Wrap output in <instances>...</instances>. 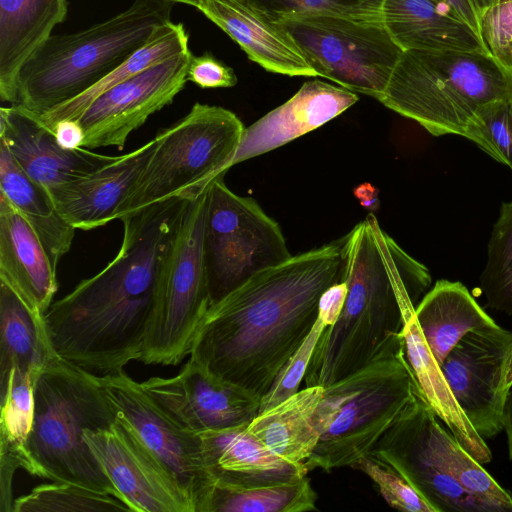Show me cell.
I'll return each instance as SVG.
<instances>
[{
	"label": "cell",
	"mask_w": 512,
	"mask_h": 512,
	"mask_svg": "<svg viewBox=\"0 0 512 512\" xmlns=\"http://www.w3.org/2000/svg\"><path fill=\"white\" fill-rule=\"evenodd\" d=\"M480 36L490 54L512 68V0H501L480 14Z\"/></svg>",
	"instance_id": "ab89813d"
},
{
	"label": "cell",
	"mask_w": 512,
	"mask_h": 512,
	"mask_svg": "<svg viewBox=\"0 0 512 512\" xmlns=\"http://www.w3.org/2000/svg\"><path fill=\"white\" fill-rule=\"evenodd\" d=\"M307 476L290 483L239 488L212 481L198 512H306L317 510Z\"/></svg>",
	"instance_id": "d6a6232c"
},
{
	"label": "cell",
	"mask_w": 512,
	"mask_h": 512,
	"mask_svg": "<svg viewBox=\"0 0 512 512\" xmlns=\"http://www.w3.org/2000/svg\"><path fill=\"white\" fill-rule=\"evenodd\" d=\"M512 98V68L490 53L404 51L378 101L433 136H465L477 111Z\"/></svg>",
	"instance_id": "52a82bcc"
},
{
	"label": "cell",
	"mask_w": 512,
	"mask_h": 512,
	"mask_svg": "<svg viewBox=\"0 0 512 512\" xmlns=\"http://www.w3.org/2000/svg\"><path fill=\"white\" fill-rule=\"evenodd\" d=\"M323 393L322 386H306L260 412L246 429L275 455L305 464L320 438L315 415Z\"/></svg>",
	"instance_id": "f1b7e54d"
},
{
	"label": "cell",
	"mask_w": 512,
	"mask_h": 512,
	"mask_svg": "<svg viewBox=\"0 0 512 512\" xmlns=\"http://www.w3.org/2000/svg\"><path fill=\"white\" fill-rule=\"evenodd\" d=\"M67 15L66 0H0V98L17 103L21 67Z\"/></svg>",
	"instance_id": "d4e9b609"
},
{
	"label": "cell",
	"mask_w": 512,
	"mask_h": 512,
	"mask_svg": "<svg viewBox=\"0 0 512 512\" xmlns=\"http://www.w3.org/2000/svg\"><path fill=\"white\" fill-rule=\"evenodd\" d=\"M347 291L346 282L341 281L329 287L321 295L318 306V317L323 320L327 327L337 321L343 309Z\"/></svg>",
	"instance_id": "b9f144b4"
},
{
	"label": "cell",
	"mask_w": 512,
	"mask_h": 512,
	"mask_svg": "<svg viewBox=\"0 0 512 512\" xmlns=\"http://www.w3.org/2000/svg\"><path fill=\"white\" fill-rule=\"evenodd\" d=\"M84 437L132 512H194L174 476L123 421L116 417L110 427Z\"/></svg>",
	"instance_id": "e0dca14e"
},
{
	"label": "cell",
	"mask_w": 512,
	"mask_h": 512,
	"mask_svg": "<svg viewBox=\"0 0 512 512\" xmlns=\"http://www.w3.org/2000/svg\"><path fill=\"white\" fill-rule=\"evenodd\" d=\"M503 430L507 437L509 459L512 461V387L507 393L504 405Z\"/></svg>",
	"instance_id": "f6af8a7d"
},
{
	"label": "cell",
	"mask_w": 512,
	"mask_h": 512,
	"mask_svg": "<svg viewBox=\"0 0 512 512\" xmlns=\"http://www.w3.org/2000/svg\"><path fill=\"white\" fill-rule=\"evenodd\" d=\"M156 143L154 137L91 174L49 191L58 211L75 229L85 231L119 220Z\"/></svg>",
	"instance_id": "d6986e66"
},
{
	"label": "cell",
	"mask_w": 512,
	"mask_h": 512,
	"mask_svg": "<svg viewBox=\"0 0 512 512\" xmlns=\"http://www.w3.org/2000/svg\"><path fill=\"white\" fill-rule=\"evenodd\" d=\"M402 319L405 356L425 399L460 445L479 463H489L492 453L457 404L421 332L415 306H404Z\"/></svg>",
	"instance_id": "484cf974"
},
{
	"label": "cell",
	"mask_w": 512,
	"mask_h": 512,
	"mask_svg": "<svg viewBox=\"0 0 512 512\" xmlns=\"http://www.w3.org/2000/svg\"><path fill=\"white\" fill-rule=\"evenodd\" d=\"M141 385L194 433L248 426L260 412L261 397L219 378L191 357L176 375L150 377Z\"/></svg>",
	"instance_id": "2e32d148"
},
{
	"label": "cell",
	"mask_w": 512,
	"mask_h": 512,
	"mask_svg": "<svg viewBox=\"0 0 512 512\" xmlns=\"http://www.w3.org/2000/svg\"><path fill=\"white\" fill-rule=\"evenodd\" d=\"M174 4L134 0L123 12L85 30L51 35L21 67L16 104L42 114L82 94L171 22Z\"/></svg>",
	"instance_id": "5b68a950"
},
{
	"label": "cell",
	"mask_w": 512,
	"mask_h": 512,
	"mask_svg": "<svg viewBox=\"0 0 512 512\" xmlns=\"http://www.w3.org/2000/svg\"><path fill=\"white\" fill-rule=\"evenodd\" d=\"M169 1H172L174 3L187 4V5L193 6L195 8L197 7V5L199 3V0H169Z\"/></svg>",
	"instance_id": "c3c4849f"
},
{
	"label": "cell",
	"mask_w": 512,
	"mask_h": 512,
	"mask_svg": "<svg viewBox=\"0 0 512 512\" xmlns=\"http://www.w3.org/2000/svg\"><path fill=\"white\" fill-rule=\"evenodd\" d=\"M341 281L346 300L315 346L306 386H329L402 347V307L417 305L432 278L368 214L342 238Z\"/></svg>",
	"instance_id": "3957f363"
},
{
	"label": "cell",
	"mask_w": 512,
	"mask_h": 512,
	"mask_svg": "<svg viewBox=\"0 0 512 512\" xmlns=\"http://www.w3.org/2000/svg\"><path fill=\"white\" fill-rule=\"evenodd\" d=\"M415 317L434 358L441 366L468 332L495 326L459 281L438 280L415 307Z\"/></svg>",
	"instance_id": "4316f807"
},
{
	"label": "cell",
	"mask_w": 512,
	"mask_h": 512,
	"mask_svg": "<svg viewBox=\"0 0 512 512\" xmlns=\"http://www.w3.org/2000/svg\"><path fill=\"white\" fill-rule=\"evenodd\" d=\"M464 137L512 170V98L482 106Z\"/></svg>",
	"instance_id": "8d00e7d4"
},
{
	"label": "cell",
	"mask_w": 512,
	"mask_h": 512,
	"mask_svg": "<svg viewBox=\"0 0 512 512\" xmlns=\"http://www.w3.org/2000/svg\"><path fill=\"white\" fill-rule=\"evenodd\" d=\"M58 145L65 150H77L82 147L85 133L78 119H63L53 127Z\"/></svg>",
	"instance_id": "7bdbcfd3"
},
{
	"label": "cell",
	"mask_w": 512,
	"mask_h": 512,
	"mask_svg": "<svg viewBox=\"0 0 512 512\" xmlns=\"http://www.w3.org/2000/svg\"><path fill=\"white\" fill-rule=\"evenodd\" d=\"M131 509L118 498L66 482L41 484L14 499L12 512H115Z\"/></svg>",
	"instance_id": "e575fe53"
},
{
	"label": "cell",
	"mask_w": 512,
	"mask_h": 512,
	"mask_svg": "<svg viewBox=\"0 0 512 512\" xmlns=\"http://www.w3.org/2000/svg\"><path fill=\"white\" fill-rule=\"evenodd\" d=\"M439 420L418 391L371 455L396 469L436 512H512V495Z\"/></svg>",
	"instance_id": "8992f818"
},
{
	"label": "cell",
	"mask_w": 512,
	"mask_h": 512,
	"mask_svg": "<svg viewBox=\"0 0 512 512\" xmlns=\"http://www.w3.org/2000/svg\"><path fill=\"white\" fill-rule=\"evenodd\" d=\"M505 386L509 390L512 387V343L509 348L505 366Z\"/></svg>",
	"instance_id": "bcb514c9"
},
{
	"label": "cell",
	"mask_w": 512,
	"mask_h": 512,
	"mask_svg": "<svg viewBox=\"0 0 512 512\" xmlns=\"http://www.w3.org/2000/svg\"><path fill=\"white\" fill-rule=\"evenodd\" d=\"M480 35V14L472 0H443Z\"/></svg>",
	"instance_id": "ee69618b"
},
{
	"label": "cell",
	"mask_w": 512,
	"mask_h": 512,
	"mask_svg": "<svg viewBox=\"0 0 512 512\" xmlns=\"http://www.w3.org/2000/svg\"><path fill=\"white\" fill-rule=\"evenodd\" d=\"M97 377L117 419L174 476L198 512L213 481L200 435L175 421L123 370Z\"/></svg>",
	"instance_id": "4fadbf2b"
},
{
	"label": "cell",
	"mask_w": 512,
	"mask_h": 512,
	"mask_svg": "<svg viewBox=\"0 0 512 512\" xmlns=\"http://www.w3.org/2000/svg\"><path fill=\"white\" fill-rule=\"evenodd\" d=\"M56 270L34 229L0 193V281L45 316L58 290Z\"/></svg>",
	"instance_id": "44dd1931"
},
{
	"label": "cell",
	"mask_w": 512,
	"mask_h": 512,
	"mask_svg": "<svg viewBox=\"0 0 512 512\" xmlns=\"http://www.w3.org/2000/svg\"><path fill=\"white\" fill-rule=\"evenodd\" d=\"M224 175L209 185L204 228L212 303L251 275L292 256L279 224L255 199L231 191Z\"/></svg>",
	"instance_id": "7c38bea8"
},
{
	"label": "cell",
	"mask_w": 512,
	"mask_h": 512,
	"mask_svg": "<svg viewBox=\"0 0 512 512\" xmlns=\"http://www.w3.org/2000/svg\"><path fill=\"white\" fill-rule=\"evenodd\" d=\"M55 355L44 316L0 281V377L13 367L37 374Z\"/></svg>",
	"instance_id": "4dcf8cb0"
},
{
	"label": "cell",
	"mask_w": 512,
	"mask_h": 512,
	"mask_svg": "<svg viewBox=\"0 0 512 512\" xmlns=\"http://www.w3.org/2000/svg\"><path fill=\"white\" fill-rule=\"evenodd\" d=\"M382 21L404 51L490 53L481 36L443 0H383Z\"/></svg>",
	"instance_id": "cb8c5ba5"
},
{
	"label": "cell",
	"mask_w": 512,
	"mask_h": 512,
	"mask_svg": "<svg viewBox=\"0 0 512 512\" xmlns=\"http://www.w3.org/2000/svg\"><path fill=\"white\" fill-rule=\"evenodd\" d=\"M261 16L277 22L307 14H334L382 21L383 0H238Z\"/></svg>",
	"instance_id": "d590c367"
},
{
	"label": "cell",
	"mask_w": 512,
	"mask_h": 512,
	"mask_svg": "<svg viewBox=\"0 0 512 512\" xmlns=\"http://www.w3.org/2000/svg\"><path fill=\"white\" fill-rule=\"evenodd\" d=\"M246 428L198 433L214 481L252 488L290 483L307 476L305 464L291 463L275 455Z\"/></svg>",
	"instance_id": "7402d4cb"
},
{
	"label": "cell",
	"mask_w": 512,
	"mask_h": 512,
	"mask_svg": "<svg viewBox=\"0 0 512 512\" xmlns=\"http://www.w3.org/2000/svg\"><path fill=\"white\" fill-rule=\"evenodd\" d=\"M187 79L203 89L229 88L237 83L234 70L209 52L192 56Z\"/></svg>",
	"instance_id": "60d3db41"
},
{
	"label": "cell",
	"mask_w": 512,
	"mask_h": 512,
	"mask_svg": "<svg viewBox=\"0 0 512 512\" xmlns=\"http://www.w3.org/2000/svg\"><path fill=\"white\" fill-rule=\"evenodd\" d=\"M0 142L24 172L48 191L87 176L117 158L84 147L61 148L53 130L37 113L20 104L0 108Z\"/></svg>",
	"instance_id": "ac0fdd59"
},
{
	"label": "cell",
	"mask_w": 512,
	"mask_h": 512,
	"mask_svg": "<svg viewBox=\"0 0 512 512\" xmlns=\"http://www.w3.org/2000/svg\"><path fill=\"white\" fill-rule=\"evenodd\" d=\"M115 421L116 413L98 377L55 355L35 380L28 440L31 475L121 500L84 437L86 430L105 429Z\"/></svg>",
	"instance_id": "277c9868"
},
{
	"label": "cell",
	"mask_w": 512,
	"mask_h": 512,
	"mask_svg": "<svg viewBox=\"0 0 512 512\" xmlns=\"http://www.w3.org/2000/svg\"><path fill=\"white\" fill-rule=\"evenodd\" d=\"M192 56L190 50L173 56L100 94L78 118L85 133L82 147L122 150L134 130L184 89Z\"/></svg>",
	"instance_id": "9a60e30c"
},
{
	"label": "cell",
	"mask_w": 512,
	"mask_h": 512,
	"mask_svg": "<svg viewBox=\"0 0 512 512\" xmlns=\"http://www.w3.org/2000/svg\"><path fill=\"white\" fill-rule=\"evenodd\" d=\"M39 373L13 367L0 377V504L1 512H12V482L17 469L31 474L28 453L34 416V385Z\"/></svg>",
	"instance_id": "83f0119b"
},
{
	"label": "cell",
	"mask_w": 512,
	"mask_h": 512,
	"mask_svg": "<svg viewBox=\"0 0 512 512\" xmlns=\"http://www.w3.org/2000/svg\"><path fill=\"white\" fill-rule=\"evenodd\" d=\"M0 193L34 229L57 269L72 246L76 229L58 211L49 191L24 172L2 142Z\"/></svg>",
	"instance_id": "f546056e"
},
{
	"label": "cell",
	"mask_w": 512,
	"mask_h": 512,
	"mask_svg": "<svg viewBox=\"0 0 512 512\" xmlns=\"http://www.w3.org/2000/svg\"><path fill=\"white\" fill-rule=\"evenodd\" d=\"M512 332L499 325L465 334L441 364L461 411L483 438L503 430L505 366Z\"/></svg>",
	"instance_id": "5bb4252c"
},
{
	"label": "cell",
	"mask_w": 512,
	"mask_h": 512,
	"mask_svg": "<svg viewBox=\"0 0 512 512\" xmlns=\"http://www.w3.org/2000/svg\"><path fill=\"white\" fill-rule=\"evenodd\" d=\"M404 345L324 387L315 421L319 441L308 472L352 467L374 446L420 391Z\"/></svg>",
	"instance_id": "ba28073f"
},
{
	"label": "cell",
	"mask_w": 512,
	"mask_h": 512,
	"mask_svg": "<svg viewBox=\"0 0 512 512\" xmlns=\"http://www.w3.org/2000/svg\"><path fill=\"white\" fill-rule=\"evenodd\" d=\"M342 279V239L263 269L213 302L189 357L262 397L318 317L321 295Z\"/></svg>",
	"instance_id": "7a4b0ae2"
},
{
	"label": "cell",
	"mask_w": 512,
	"mask_h": 512,
	"mask_svg": "<svg viewBox=\"0 0 512 512\" xmlns=\"http://www.w3.org/2000/svg\"><path fill=\"white\" fill-rule=\"evenodd\" d=\"M358 101L355 92L312 80L285 103L245 127L232 166L279 148L336 118Z\"/></svg>",
	"instance_id": "ffe728a7"
},
{
	"label": "cell",
	"mask_w": 512,
	"mask_h": 512,
	"mask_svg": "<svg viewBox=\"0 0 512 512\" xmlns=\"http://www.w3.org/2000/svg\"><path fill=\"white\" fill-rule=\"evenodd\" d=\"M196 8L265 70L287 76L318 77L291 37L277 23L238 0H199Z\"/></svg>",
	"instance_id": "603a6c76"
},
{
	"label": "cell",
	"mask_w": 512,
	"mask_h": 512,
	"mask_svg": "<svg viewBox=\"0 0 512 512\" xmlns=\"http://www.w3.org/2000/svg\"><path fill=\"white\" fill-rule=\"evenodd\" d=\"M474 5L476 6L479 14H481L485 9L490 7L491 5L501 1V0H472Z\"/></svg>",
	"instance_id": "7dc6e473"
},
{
	"label": "cell",
	"mask_w": 512,
	"mask_h": 512,
	"mask_svg": "<svg viewBox=\"0 0 512 512\" xmlns=\"http://www.w3.org/2000/svg\"><path fill=\"white\" fill-rule=\"evenodd\" d=\"M184 197L155 203L120 220L115 258L53 302L44 319L55 353L96 376L142 357L165 283Z\"/></svg>",
	"instance_id": "6da1fadb"
},
{
	"label": "cell",
	"mask_w": 512,
	"mask_h": 512,
	"mask_svg": "<svg viewBox=\"0 0 512 512\" xmlns=\"http://www.w3.org/2000/svg\"><path fill=\"white\" fill-rule=\"evenodd\" d=\"M480 288L487 307L512 315V200L502 203L493 225Z\"/></svg>",
	"instance_id": "836d02e7"
},
{
	"label": "cell",
	"mask_w": 512,
	"mask_h": 512,
	"mask_svg": "<svg viewBox=\"0 0 512 512\" xmlns=\"http://www.w3.org/2000/svg\"><path fill=\"white\" fill-rule=\"evenodd\" d=\"M277 23L318 76L377 100L404 50L383 21L334 14H307Z\"/></svg>",
	"instance_id": "8fae6325"
},
{
	"label": "cell",
	"mask_w": 512,
	"mask_h": 512,
	"mask_svg": "<svg viewBox=\"0 0 512 512\" xmlns=\"http://www.w3.org/2000/svg\"><path fill=\"white\" fill-rule=\"evenodd\" d=\"M352 468L371 479L390 507L406 512H436L396 469L375 456L361 458Z\"/></svg>",
	"instance_id": "74e56055"
},
{
	"label": "cell",
	"mask_w": 512,
	"mask_h": 512,
	"mask_svg": "<svg viewBox=\"0 0 512 512\" xmlns=\"http://www.w3.org/2000/svg\"><path fill=\"white\" fill-rule=\"evenodd\" d=\"M244 124L232 111L195 103L156 134V147L119 220L145 207L204 190L232 167Z\"/></svg>",
	"instance_id": "9c48e42d"
},
{
	"label": "cell",
	"mask_w": 512,
	"mask_h": 512,
	"mask_svg": "<svg viewBox=\"0 0 512 512\" xmlns=\"http://www.w3.org/2000/svg\"><path fill=\"white\" fill-rule=\"evenodd\" d=\"M325 327L327 326L323 320L317 317L305 340L279 371L268 392L261 397L260 412L270 409L299 391L315 346Z\"/></svg>",
	"instance_id": "f35d334b"
},
{
	"label": "cell",
	"mask_w": 512,
	"mask_h": 512,
	"mask_svg": "<svg viewBox=\"0 0 512 512\" xmlns=\"http://www.w3.org/2000/svg\"><path fill=\"white\" fill-rule=\"evenodd\" d=\"M209 185L184 196L169 271L140 359L144 364L177 365L189 356L212 305L204 252Z\"/></svg>",
	"instance_id": "30bf717a"
},
{
	"label": "cell",
	"mask_w": 512,
	"mask_h": 512,
	"mask_svg": "<svg viewBox=\"0 0 512 512\" xmlns=\"http://www.w3.org/2000/svg\"><path fill=\"white\" fill-rule=\"evenodd\" d=\"M189 34L182 23L163 25L143 46L94 86L42 114L40 120L50 129L63 119H78L100 94L116 84L173 56L189 51Z\"/></svg>",
	"instance_id": "1f68e13d"
}]
</instances>
